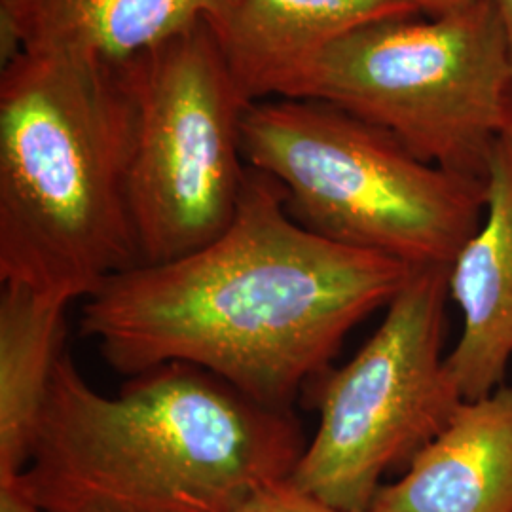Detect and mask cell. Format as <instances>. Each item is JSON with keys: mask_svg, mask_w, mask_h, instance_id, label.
I'll return each instance as SVG.
<instances>
[{"mask_svg": "<svg viewBox=\"0 0 512 512\" xmlns=\"http://www.w3.org/2000/svg\"><path fill=\"white\" fill-rule=\"evenodd\" d=\"M497 14L501 19V27L505 33L507 42V54H509V65H511V112H512V0H494ZM512 128V126H511Z\"/></svg>", "mask_w": 512, "mask_h": 512, "instance_id": "2e32d148", "label": "cell"}, {"mask_svg": "<svg viewBox=\"0 0 512 512\" xmlns=\"http://www.w3.org/2000/svg\"><path fill=\"white\" fill-rule=\"evenodd\" d=\"M412 0H238L215 29L251 103L287 97L330 44L382 19L414 18Z\"/></svg>", "mask_w": 512, "mask_h": 512, "instance_id": "30bf717a", "label": "cell"}, {"mask_svg": "<svg viewBox=\"0 0 512 512\" xmlns=\"http://www.w3.org/2000/svg\"><path fill=\"white\" fill-rule=\"evenodd\" d=\"M486 181L482 224L448 268L463 329L446 366L463 401L505 385L512 359V128L495 141Z\"/></svg>", "mask_w": 512, "mask_h": 512, "instance_id": "ba28073f", "label": "cell"}, {"mask_svg": "<svg viewBox=\"0 0 512 512\" xmlns=\"http://www.w3.org/2000/svg\"><path fill=\"white\" fill-rule=\"evenodd\" d=\"M368 512H512V385L459 404Z\"/></svg>", "mask_w": 512, "mask_h": 512, "instance_id": "9c48e42d", "label": "cell"}, {"mask_svg": "<svg viewBox=\"0 0 512 512\" xmlns=\"http://www.w3.org/2000/svg\"><path fill=\"white\" fill-rule=\"evenodd\" d=\"M241 143L300 226L410 268H450L486 213V179L427 164L391 133L321 101L253 103Z\"/></svg>", "mask_w": 512, "mask_h": 512, "instance_id": "277c9868", "label": "cell"}, {"mask_svg": "<svg viewBox=\"0 0 512 512\" xmlns=\"http://www.w3.org/2000/svg\"><path fill=\"white\" fill-rule=\"evenodd\" d=\"M448 266L412 268L382 325L348 365L317 380L319 427L289 482L327 505L368 512L384 476L406 471L463 397L444 348Z\"/></svg>", "mask_w": 512, "mask_h": 512, "instance_id": "52a82bcc", "label": "cell"}, {"mask_svg": "<svg viewBox=\"0 0 512 512\" xmlns=\"http://www.w3.org/2000/svg\"><path fill=\"white\" fill-rule=\"evenodd\" d=\"M304 450L293 412L202 368L158 366L110 397L65 349L21 480L44 512H238Z\"/></svg>", "mask_w": 512, "mask_h": 512, "instance_id": "7a4b0ae2", "label": "cell"}, {"mask_svg": "<svg viewBox=\"0 0 512 512\" xmlns=\"http://www.w3.org/2000/svg\"><path fill=\"white\" fill-rule=\"evenodd\" d=\"M473 0H412V4L418 8V12H423L431 18H439L444 14H450L454 10H459Z\"/></svg>", "mask_w": 512, "mask_h": 512, "instance_id": "9a60e30c", "label": "cell"}, {"mask_svg": "<svg viewBox=\"0 0 512 512\" xmlns=\"http://www.w3.org/2000/svg\"><path fill=\"white\" fill-rule=\"evenodd\" d=\"M238 512H349L327 505L325 501L298 490L287 480L258 490Z\"/></svg>", "mask_w": 512, "mask_h": 512, "instance_id": "4fadbf2b", "label": "cell"}, {"mask_svg": "<svg viewBox=\"0 0 512 512\" xmlns=\"http://www.w3.org/2000/svg\"><path fill=\"white\" fill-rule=\"evenodd\" d=\"M412 268L300 226L272 177L249 167L238 213L202 249L137 264L86 298L80 332L116 372L196 366L255 403L293 412L351 330Z\"/></svg>", "mask_w": 512, "mask_h": 512, "instance_id": "6da1fadb", "label": "cell"}, {"mask_svg": "<svg viewBox=\"0 0 512 512\" xmlns=\"http://www.w3.org/2000/svg\"><path fill=\"white\" fill-rule=\"evenodd\" d=\"M135 93L129 209L141 264L219 238L238 213L249 165L241 92L219 35L202 19L128 59Z\"/></svg>", "mask_w": 512, "mask_h": 512, "instance_id": "8992f818", "label": "cell"}, {"mask_svg": "<svg viewBox=\"0 0 512 512\" xmlns=\"http://www.w3.org/2000/svg\"><path fill=\"white\" fill-rule=\"evenodd\" d=\"M71 302L16 283L0 293V478L31 459L55 365L65 351Z\"/></svg>", "mask_w": 512, "mask_h": 512, "instance_id": "7c38bea8", "label": "cell"}, {"mask_svg": "<svg viewBox=\"0 0 512 512\" xmlns=\"http://www.w3.org/2000/svg\"><path fill=\"white\" fill-rule=\"evenodd\" d=\"M0 512H44L25 488L21 475L0 478Z\"/></svg>", "mask_w": 512, "mask_h": 512, "instance_id": "5bb4252c", "label": "cell"}, {"mask_svg": "<svg viewBox=\"0 0 512 512\" xmlns=\"http://www.w3.org/2000/svg\"><path fill=\"white\" fill-rule=\"evenodd\" d=\"M238 0H0L2 57L19 52L128 61L207 19L220 29Z\"/></svg>", "mask_w": 512, "mask_h": 512, "instance_id": "8fae6325", "label": "cell"}, {"mask_svg": "<svg viewBox=\"0 0 512 512\" xmlns=\"http://www.w3.org/2000/svg\"><path fill=\"white\" fill-rule=\"evenodd\" d=\"M128 61L19 52L0 76V281L67 302L141 264Z\"/></svg>", "mask_w": 512, "mask_h": 512, "instance_id": "3957f363", "label": "cell"}, {"mask_svg": "<svg viewBox=\"0 0 512 512\" xmlns=\"http://www.w3.org/2000/svg\"><path fill=\"white\" fill-rule=\"evenodd\" d=\"M346 110L391 133L416 158L488 177L512 126L511 65L494 0L429 21L382 19L319 55L287 97Z\"/></svg>", "mask_w": 512, "mask_h": 512, "instance_id": "5b68a950", "label": "cell"}]
</instances>
